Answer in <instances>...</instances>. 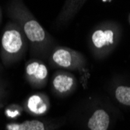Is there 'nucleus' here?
<instances>
[{
	"instance_id": "obj_6",
	"label": "nucleus",
	"mask_w": 130,
	"mask_h": 130,
	"mask_svg": "<svg viewBox=\"0 0 130 130\" xmlns=\"http://www.w3.org/2000/svg\"><path fill=\"white\" fill-rule=\"evenodd\" d=\"M26 73L31 82L35 84H42L48 76V69L44 63L33 61L27 64Z\"/></svg>"
},
{
	"instance_id": "obj_1",
	"label": "nucleus",
	"mask_w": 130,
	"mask_h": 130,
	"mask_svg": "<svg viewBox=\"0 0 130 130\" xmlns=\"http://www.w3.org/2000/svg\"><path fill=\"white\" fill-rule=\"evenodd\" d=\"M51 60L55 66L70 70H81L87 63L84 55L81 52L64 46L55 48Z\"/></svg>"
},
{
	"instance_id": "obj_3",
	"label": "nucleus",
	"mask_w": 130,
	"mask_h": 130,
	"mask_svg": "<svg viewBox=\"0 0 130 130\" xmlns=\"http://www.w3.org/2000/svg\"><path fill=\"white\" fill-rule=\"evenodd\" d=\"M21 17L22 26L23 32L27 39L35 46L36 49L44 50L47 48L51 42L49 36L44 30V29L40 25V23L30 17H24V13H22L20 15Z\"/></svg>"
},
{
	"instance_id": "obj_9",
	"label": "nucleus",
	"mask_w": 130,
	"mask_h": 130,
	"mask_svg": "<svg viewBox=\"0 0 130 130\" xmlns=\"http://www.w3.org/2000/svg\"><path fill=\"white\" fill-rule=\"evenodd\" d=\"M27 107L32 113L35 115H41L47 111L48 105L39 95H33L28 99Z\"/></svg>"
},
{
	"instance_id": "obj_4",
	"label": "nucleus",
	"mask_w": 130,
	"mask_h": 130,
	"mask_svg": "<svg viewBox=\"0 0 130 130\" xmlns=\"http://www.w3.org/2000/svg\"><path fill=\"white\" fill-rule=\"evenodd\" d=\"M115 32L110 28H98L94 30L90 37L91 46L98 52L112 46L115 43Z\"/></svg>"
},
{
	"instance_id": "obj_5",
	"label": "nucleus",
	"mask_w": 130,
	"mask_h": 130,
	"mask_svg": "<svg viewBox=\"0 0 130 130\" xmlns=\"http://www.w3.org/2000/svg\"><path fill=\"white\" fill-rule=\"evenodd\" d=\"M52 84L57 92L65 93L73 88L75 85V77L66 71H58L53 78Z\"/></svg>"
},
{
	"instance_id": "obj_2",
	"label": "nucleus",
	"mask_w": 130,
	"mask_h": 130,
	"mask_svg": "<svg viewBox=\"0 0 130 130\" xmlns=\"http://www.w3.org/2000/svg\"><path fill=\"white\" fill-rule=\"evenodd\" d=\"M4 62L17 58L25 48V39L19 27H9L6 29L2 38Z\"/></svg>"
},
{
	"instance_id": "obj_11",
	"label": "nucleus",
	"mask_w": 130,
	"mask_h": 130,
	"mask_svg": "<svg viewBox=\"0 0 130 130\" xmlns=\"http://www.w3.org/2000/svg\"><path fill=\"white\" fill-rule=\"evenodd\" d=\"M115 97L120 103L130 106V87H119L115 90Z\"/></svg>"
},
{
	"instance_id": "obj_8",
	"label": "nucleus",
	"mask_w": 130,
	"mask_h": 130,
	"mask_svg": "<svg viewBox=\"0 0 130 130\" xmlns=\"http://www.w3.org/2000/svg\"><path fill=\"white\" fill-rule=\"evenodd\" d=\"M86 1L87 0H66L62 13L59 15V22L62 24L70 20Z\"/></svg>"
},
{
	"instance_id": "obj_10",
	"label": "nucleus",
	"mask_w": 130,
	"mask_h": 130,
	"mask_svg": "<svg viewBox=\"0 0 130 130\" xmlns=\"http://www.w3.org/2000/svg\"><path fill=\"white\" fill-rule=\"evenodd\" d=\"M9 130H44V124L37 120L26 121L20 125H9Z\"/></svg>"
},
{
	"instance_id": "obj_12",
	"label": "nucleus",
	"mask_w": 130,
	"mask_h": 130,
	"mask_svg": "<svg viewBox=\"0 0 130 130\" xmlns=\"http://www.w3.org/2000/svg\"><path fill=\"white\" fill-rule=\"evenodd\" d=\"M103 1H111V0H103Z\"/></svg>"
},
{
	"instance_id": "obj_7",
	"label": "nucleus",
	"mask_w": 130,
	"mask_h": 130,
	"mask_svg": "<svg viewBox=\"0 0 130 130\" xmlns=\"http://www.w3.org/2000/svg\"><path fill=\"white\" fill-rule=\"evenodd\" d=\"M109 122L108 113L102 109H98L90 118L87 125L90 130H107Z\"/></svg>"
}]
</instances>
